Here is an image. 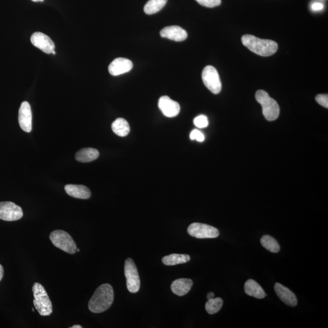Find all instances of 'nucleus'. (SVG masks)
Listing matches in <instances>:
<instances>
[{
	"instance_id": "1",
	"label": "nucleus",
	"mask_w": 328,
	"mask_h": 328,
	"mask_svg": "<svg viewBox=\"0 0 328 328\" xmlns=\"http://www.w3.org/2000/svg\"><path fill=\"white\" fill-rule=\"evenodd\" d=\"M114 291L109 284H103L97 289L88 303V308L93 313H101L110 308L114 301Z\"/></svg>"
},
{
	"instance_id": "2",
	"label": "nucleus",
	"mask_w": 328,
	"mask_h": 328,
	"mask_svg": "<svg viewBox=\"0 0 328 328\" xmlns=\"http://www.w3.org/2000/svg\"><path fill=\"white\" fill-rule=\"evenodd\" d=\"M242 44L253 53L263 57L272 56L278 50V44L270 39H261L252 35H244L241 38Z\"/></svg>"
},
{
	"instance_id": "3",
	"label": "nucleus",
	"mask_w": 328,
	"mask_h": 328,
	"mask_svg": "<svg viewBox=\"0 0 328 328\" xmlns=\"http://www.w3.org/2000/svg\"><path fill=\"white\" fill-rule=\"evenodd\" d=\"M32 291L34 297L33 303L36 311L42 316L50 315L53 313V305L44 287L39 282H35Z\"/></svg>"
},
{
	"instance_id": "4",
	"label": "nucleus",
	"mask_w": 328,
	"mask_h": 328,
	"mask_svg": "<svg viewBox=\"0 0 328 328\" xmlns=\"http://www.w3.org/2000/svg\"><path fill=\"white\" fill-rule=\"evenodd\" d=\"M255 98L262 106L263 114L266 120L273 121L278 117L279 114L278 104L265 91H257L255 94Z\"/></svg>"
},
{
	"instance_id": "5",
	"label": "nucleus",
	"mask_w": 328,
	"mask_h": 328,
	"mask_svg": "<svg viewBox=\"0 0 328 328\" xmlns=\"http://www.w3.org/2000/svg\"><path fill=\"white\" fill-rule=\"evenodd\" d=\"M50 240L56 248L69 254H74L77 250L75 242L65 231L57 230L50 234Z\"/></svg>"
},
{
	"instance_id": "6",
	"label": "nucleus",
	"mask_w": 328,
	"mask_h": 328,
	"mask_svg": "<svg viewBox=\"0 0 328 328\" xmlns=\"http://www.w3.org/2000/svg\"><path fill=\"white\" fill-rule=\"evenodd\" d=\"M124 270L128 290L131 293H138L141 286V281H140L138 269L132 258H127L126 260Z\"/></svg>"
},
{
	"instance_id": "7",
	"label": "nucleus",
	"mask_w": 328,
	"mask_h": 328,
	"mask_svg": "<svg viewBox=\"0 0 328 328\" xmlns=\"http://www.w3.org/2000/svg\"><path fill=\"white\" fill-rule=\"evenodd\" d=\"M203 84L212 93L218 94L221 92L222 84L217 70L212 66H207L202 73Z\"/></svg>"
},
{
	"instance_id": "8",
	"label": "nucleus",
	"mask_w": 328,
	"mask_h": 328,
	"mask_svg": "<svg viewBox=\"0 0 328 328\" xmlns=\"http://www.w3.org/2000/svg\"><path fill=\"white\" fill-rule=\"evenodd\" d=\"M188 234L199 239L215 238L220 235V232L214 227L208 224L194 223L188 227Z\"/></svg>"
},
{
	"instance_id": "9",
	"label": "nucleus",
	"mask_w": 328,
	"mask_h": 328,
	"mask_svg": "<svg viewBox=\"0 0 328 328\" xmlns=\"http://www.w3.org/2000/svg\"><path fill=\"white\" fill-rule=\"evenodd\" d=\"M23 212L20 206L12 202H0V220L6 221L19 220Z\"/></svg>"
},
{
	"instance_id": "10",
	"label": "nucleus",
	"mask_w": 328,
	"mask_h": 328,
	"mask_svg": "<svg viewBox=\"0 0 328 328\" xmlns=\"http://www.w3.org/2000/svg\"><path fill=\"white\" fill-rule=\"evenodd\" d=\"M30 42L36 48L47 54H52L55 50L54 42L44 33L36 32L30 37Z\"/></svg>"
},
{
	"instance_id": "11",
	"label": "nucleus",
	"mask_w": 328,
	"mask_h": 328,
	"mask_svg": "<svg viewBox=\"0 0 328 328\" xmlns=\"http://www.w3.org/2000/svg\"><path fill=\"white\" fill-rule=\"evenodd\" d=\"M32 115L29 103L23 102L21 103L18 112V122L24 132L30 133L32 129Z\"/></svg>"
},
{
	"instance_id": "12",
	"label": "nucleus",
	"mask_w": 328,
	"mask_h": 328,
	"mask_svg": "<svg viewBox=\"0 0 328 328\" xmlns=\"http://www.w3.org/2000/svg\"><path fill=\"white\" fill-rule=\"evenodd\" d=\"M158 106L163 114L166 117H176L180 112V105L177 102L170 99L169 96L161 97Z\"/></svg>"
},
{
	"instance_id": "13",
	"label": "nucleus",
	"mask_w": 328,
	"mask_h": 328,
	"mask_svg": "<svg viewBox=\"0 0 328 328\" xmlns=\"http://www.w3.org/2000/svg\"><path fill=\"white\" fill-rule=\"evenodd\" d=\"M133 63L126 58H117L111 63L108 67L109 74L113 76L119 75L129 72L133 68Z\"/></svg>"
},
{
	"instance_id": "14",
	"label": "nucleus",
	"mask_w": 328,
	"mask_h": 328,
	"mask_svg": "<svg viewBox=\"0 0 328 328\" xmlns=\"http://www.w3.org/2000/svg\"><path fill=\"white\" fill-rule=\"evenodd\" d=\"M161 36L176 42H182L187 38V33L180 26H171L164 27L160 32Z\"/></svg>"
},
{
	"instance_id": "15",
	"label": "nucleus",
	"mask_w": 328,
	"mask_h": 328,
	"mask_svg": "<svg viewBox=\"0 0 328 328\" xmlns=\"http://www.w3.org/2000/svg\"><path fill=\"white\" fill-rule=\"evenodd\" d=\"M274 289L276 295L282 302L292 307L297 306V299L293 292L278 282L275 283Z\"/></svg>"
},
{
	"instance_id": "16",
	"label": "nucleus",
	"mask_w": 328,
	"mask_h": 328,
	"mask_svg": "<svg viewBox=\"0 0 328 328\" xmlns=\"http://www.w3.org/2000/svg\"><path fill=\"white\" fill-rule=\"evenodd\" d=\"M65 190L69 196L75 197V198L87 199H89L91 196L89 188L83 185H66Z\"/></svg>"
},
{
	"instance_id": "17",
	"label": "nucleus",
	"mask_w": 328,
	"mask_h": 328,
	"mask_svg": "<svg viewBox=\"0 0 328 328\" xmlns=\"http://www.w3.org/2000/svg\"><path fill=\"white\" fill-rule=\"evenodd\" d=\"M193 282L189 278H179L173 281L171 290L173 294L178 296H184L189 293Z\"/></svg>"
},
{
	"instance_id": "18",
	"label": "nucleus",
	"mask_w": 328,
	"mask_h": 328,
	"mask_svg": "<svg viewBox=\"0 0 328 328\" xmlns=\"http://www.w3.org/2000/svg\"><path fill=\"white\" fill-rule=\"evenodd\" d=\"M245 293L252 297L257 298V299H264L266 296L263 288L257 282L253 279H249L245 282L244 284Z\"/></svg>"
},
{
	"instance_id": "19",
	"label": "nucleus",
	"mask_w": 328,
	"mask_h": 328,
	"mask_svg": "<svg viewBox=\"0 0 328 328\" xmlns=\"http://www.w3.org/2000/svg\"><path fill=\"white\" fill-rule=\"evenodd\" d=\"M99 156V151L92 148H82L76 153L75 159L80 162H90L96 160Z\"/></svg>"
},
{
	"instance_id": "20",
	"label": "nucleus",
	"mask_w": 328,
	"mask_h": 328,
	"mask_svg": "<svg viewBox=\"0 0 328 328\" xmlns=\"http://www.w3.org/2000/svg\"><path fill=\"white\" fill-rule=\"evenodd\" d=\"M190 260V257L186 254H173L162 258V261L164 265L175 266L177 264H184Z\"/></svg>"
},
{
	"instance_id": "21",
	"label": "nucleus",
	"mask_w": 328,
	"mask_h": 328,
	"mask_svg": "<svg viewBox=\"0 0 328 328\" xmlns=\"http://www.w3.org/2000/svg\"><path fill=\"white\" fill-rule=\"evenodd\" d=\"M111 128L112 132L120 137L127 136L130 132L129 123L123 118H118L115 120L112 124Z\"/></svg>"
},
{
	"instance_id": "22",
	"label": "nucleus",
	"mask_w": 328,
	"mask_h": 328,
	"mask_svg": "<svg viewBox=\"0 0 328 328\" xmlns=\"http://www.w3.org/2000/svg\"><path fill=\"white\" fill-rule=\"evenodd\" d=\"M167 0H149L144 6V12L148 15H152L160 11L166 5Z\"/></svg>"
},
{
	"instance_id": "23",
	"label": "nucleus",
	"mask_w": 328,
	"mask_h": 328,
	"mask_svg": "<svg viewBox=\"0 0 328 328\" xmlns=\"http://www.w3.org/2000/svg\"><path fill=\"white\" fill-rule=\"evenodd\" d=\"M261 244L263 247L272 253H277L280 249L277 241L269 235H264L261 239Z\"/></svg>"
},
{
	"instance_id": "24",
	"label": "nucleus",
	"mask_w": 328,
	"mask_h": 328,
	"mask_svg": "<svg viewBox=\"0 0 328 328\" xmlns=\"http://www.w3.org/2000/svg\"><path fill=\"white\" fill-rule=\"evenodd\" d=\"M223 305V300L220 297L214 298L209 300L206 304V311L209 314H215L221 309Z\"/></svg>"
},
{
	"instance_id": "25",
	"label": "nucleus",
	"mask_w": 328,
	"mask_h": 328,
	"mask_svg": "<svg viewBox=\"0 0 328 328\" xmlns=\"http://www.w3.org/2000/svg\"><path fill=\"white\" fill-rule=\"evenodd\" d=\"M193 122L197 128H199V129H203V128L208 126V118L204 115H200L194 118Z\"/></svg>"
},
{
	"instance_id": "26",
	"label": "nucleus",
	"mask_w": 328,
	"mask_h": 328,
	"mask_svg": "<svg viewBox=\"0 0 328 328\" xmlns=\"http://www.w3.org/2000/svg\"><path fill=\"white\" fill-rule=\"evenodd\" d=\"M199 5L206 8H214L221 5V0H196Z\"/></svg>"
},
{
	"instance_id": "27",
	"label": "nucleus",
	"mask_w": 328,
	"mask_h": 328,
	"mask_svg": "<svg viewBox=\"0 0 328 328\" xmlns=\"http://www.w3.org/2000/svg\"><path fill=\"white\" fill-rule=\"evenodd\" d=\"M190 138L191 140H196L197 141L201 142L204 141L205 137L203 134L199 130H193L191 132Z\"/></svg>"
},
{
	"instance_id": "28",
	"label": "nucleus",
	"mask_w": 328,
	"mask_h": 328,
	"mask_svg": "<svg viewBox=\"0 0 328 328\" xmlns=\"http://www.w3.org/2000/svg\"><path fill=\"white\" fill-rule=\"evenodd\" d=\"M316 101L324 107L328 108V96L327 94H318L315 97Z\"/></svg>"
},
{
	"instance_id": "29",
	"label": "nucleus",
	"mask_w": 328,
	"mask_h": 328,
	"mask_svg": "<svg viewBox=\"0 0 328 328\" xmlns=\"http://www.w3.org/2000/svg\"><path fill=\"white\" fill-rule=\"evenodd\" d=\"M324 8V5L320 3H314L311 6V8L313 11H321Z\"/></svg>"
},
{
	"instance_id": "30",
	"label": "nucleus",
	"mask_w": 328,
	"mask_h": 328,
	"mask_svg": "<svg viewBox=\"0 0 328 328\" xmlns=\"http://www.w3.org/2000/svg\"><path fill=\"white\" fill-rule=\"evenodd\" d=\"M3 275H4V269H3V266L0 264V281H1Z\"/></svg>"
},
{
	"instance_id": "31",
	"label": "nucleus",
	"mask_w": 328,
	"mask_h": 328,
	"mask_svg": "<svg viewBox=\"0 0 328 328\" xmlns=\"http://www.w3.org/2000/svg\"><path fill=\"white\" fill-rule=\"evenodd\" d=\"M214 297H215V294L214 293H209L208 294V297H207L208 300L214 299Z\"/></svg>"
},
{
	"instance_id": "32",
	"label": "nucleus",
	"mask_w": 328,
	"mask_h": 328,
	"mask_svg": "<svg viewBox=\"0 0 328 328\" xmlns=\"http://www.w3.org/2000/svg\"><path fill=\"white\" fill-rule=\"evenodd\" d=\"M71 328H82V326L80 325H74Z\"/></svg>"
},
{
	"instance_id": "33",
	"label": "nucleus",
	"mask_w": 328,
	"mask_h": 328,
	"mask_svg": "<svg viewBox=\"0 0 328 328\" xmlns=\"http://www.w3.org/2000/svg\"><path fill=\"white\" fill-rule=\"evenodd\" d=\"M33 2H43L44 0H32Z\"/></svg>"
},
{
	"instance_id": "34",
	"label": "nucleus",
	"mask_w": 328,
	"mask_h": 328,
	"mask_svg": "<svg viewBox=\"0 0 328 328\" xmlns=\"http://www.w3.org/2000/svg\"><path fill=\"white\" fill-rule=\"evenodd\" d=\"M76 251H77V252H79V251H80V250H79L78 249H77V250H76Z\"/></svg>"
}]
</instances>
